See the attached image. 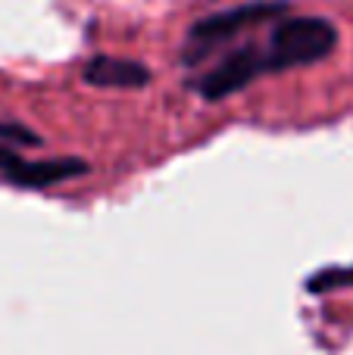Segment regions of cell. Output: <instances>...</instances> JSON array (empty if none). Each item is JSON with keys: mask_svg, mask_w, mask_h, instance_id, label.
<instances>
[{"mask_svg": "<svg viewBox=\"0 0 353 355\" xmlns=\"http://www.w3.org/2000/svg\"><path fill=\"white\" fill-rule=\"evenodd\" d=\"M81 78L94 87L138 91V87L150 85V69L144 62L122 60V56H91L81 69Z\"/></svg>", "mask_w": 353, "mask_h": 355, "instance_id": "277c9868", "label": "cell"}, {"mask_svg": "<svg viewBox=\"0 0 353 355\" xmlns=\"http://www.w3.org/2000/svg\"><path fill=\"white\" fill-rule=\"evenodd\" d=\"M0 141L13 147H41V137L19 122H0Z\"/></svg>", "mask_w": 353, "mask_h": 355, "instance_id": "5b68a950", "label": "cell"}, {"mask_svg": "<svg viewBox=\"0 0 353 355\" xmlns=\"http://www.w3.org/2000/svg\"><path fill=\"white\" fill-rule=\"evenodd\" d=\"M288 10H291V0H250V3L197 19L188 31L185 44H181V62L185 66H200L213 53L229 47L238 35H244V31L256 28L263 22L281 19Z\"/></svg>", "mask_w": 353, "mask_h": 355, "instance_id": "6da1fadb", "label": "cell"}, {"mask_svg": "<svg viewBox=\"0 0 353 355\" xmlns=\"http://www.w3.org/2000/svg\"><path fill=\"white\" fill-rule=\"evenodd\" d=\"M269 56V72H288V69L313 66L335 53L338 28L331 19L322 16H288L275 19L269 37L263 41Z\"/></svg>", "mask_w": 353, "mask_h": 355, "instance_id": "7a4b0ae2", "label": "cell"}, {"mask_svg": "<svg viewBox=\"0 0 353 355\" xmlns=\"http://www.w3.org/2000/svg\"><path fill=\"white\" fill-rule=\"evenodd\" d=\"M85 172L88 166L81 159H75V156H63V159H22L13 147L0 144V178L10 181L13 187L41 190Z\"/></svg>", "mask_w": 353, "mask_h": 355, "instance_id": "3957f363", "label": "cell"}]
</instances>
